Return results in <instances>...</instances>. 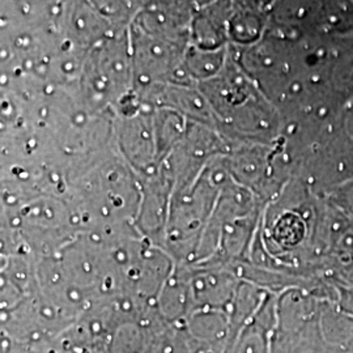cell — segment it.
<instances>
[{
	"label": "cell",
	"mask_w": 353,
	"mask_h": 353,
	"mask_svg": "<svg viewBox=\"0 0 353 353\" xmlns=\"http://www.w3.org/2000/svg\"><path fill=\"white\" fill-rule=\"evenodd\" d=\"M327 202L341 214L353 219V176L331 190L326 196Z\"/></svg>",
	"instance_id": "2"
},
{
	"label": "cell",
	"mask_w": 353,
	"mask_h": 353,
	"mask_svg": "<svg viewBox=\"0 0 353 353\" xmlns=\"http://www.w3.org/2000/svg\"><path fill=\"white\" fill-rule=\"evenodd\" d=\"M312 353H353V316L332 300L318 303Z\"/></svg>",
	"instance_id": "1"
}]
</instances>
